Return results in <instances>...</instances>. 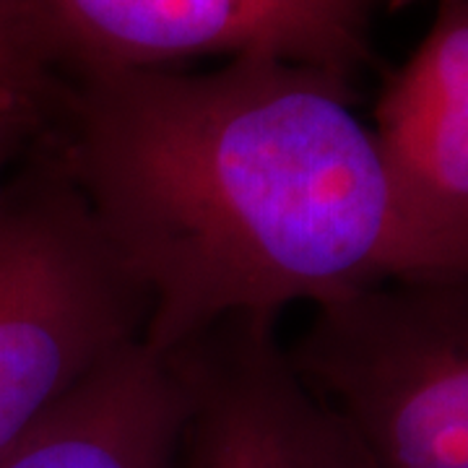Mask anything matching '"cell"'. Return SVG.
Here are the masks:
<instances>
[{
	"label": "cell",
	"instance_id": "5b68a950",
	"mask_svg": "<svg viewBox=\"0 0 468 468\" xmlns=\"http://www.w3.org/2000/svg\"><path fill=\"white\" fill-rule=\"evenodd\" d=\"M73 76L273 55L349 81L367 60V0H42Z\"/></svg>",
	"mask_w": 468,
	"mask_h": 468
},
{
	"label": "cell",
	"instance_id": "ba28073f",
	"mask_svg": "<svg viewBox=\"0 0 468 468\" xmlns=\"http://www.w3.org/2000/svg\"><path fill=\"white\" fill-rule=\"evenodd\" d=\"M70 81L73 68L42 0H0V107L24 117L39 138Z\"/></svg>",
	"mask_w": 468,
	"mask_h": 468
},
{
	"label": "cell",
	"instance_id": "8992f818",
	"mask_svg": "<svg viewBox=\"0 0 468 468\" xmlns=\"http://www.w3.org/2000/svg\"><path fill=\"white\" fill-rule=\"evenodd\" d=\"M396 193L440 273L468 271V0H440L375 107Z\"/></svg>",
	"mask_w": 468,
	"mask_h": 468
},
{
	"label": "cell",
	"instance_id": "9c48e42d",
	"mask_svg": "<svg viewBox=\"0 0 468 468\" xmlns=\"http://www.w3.org/2000/svg\"><path fill=\"white\" fill-rule=\"evenodd\" d=\"M34 141H37V131L32 125L16 112L0 107V187Z\"/></svg>",
	"mask_w": 468,
	"mask_h": 468
},
{
	"label": "cell",
	"instance_id": "7a4b0ae2",
	"mask_svg": "<svg viewBox=\"0 0 468 468\" xmlns=\"http://www.w3.org/2000/svg\"><path fill=\"white\" fill-rule=\"evenodd\" d=\"M146 315L79 187L32 144L0 187V458L138 344Z\"/></svg>",
	"mask_w": 468,
	"mask_h": 468
},
{
	"label": "cell",
	"instance_id": "3957f363",
	"mask_svg": "<svg viewBox=\"0 0 468 468\" xmlns=\"http://www.w3.org/2000/svg\"><path fill=\"white\" fill-rule=\"evenodd\" d=\"M286 351L367 468H468V271L313 307Z\"/></svg>",
	"mask_w": 468,
	"mask_h": 468
},
{
	"label": "cell",
	"instance_id": "6da1fadb",
	"mask_svg": "<svg viewBox=\"0 0 468 468\" xmlns=\"http://www.w3.org/2000/svg\"><path fill=\"white\" fill-rule=\"evenodd\" d=\"M141 286L144 346L440 273L346 79L273 55L94 68L37 138Z\"/></svg>",
	"mask_w": 468,
	"mask_h": 468
},
{
	"label": "cell",
	"instance_id": "52a82bcc",
	"mask_svg": "<svg viewBox=\"0 0 468 468\" xmlns=\"http://www.w3.org/2000/svg\"><path fill=\"white\" fill-rule=\"evenodd\" d=\"M183 417L167 356L138 341L5 452L0 468H180Z\"/></svg>",
	"mask_w": 468,
	"mask_h": 468
},
{
	"label": "cell",
	"instance_id": "277c9868",
	"mask_svg": "<svg viewBox=\"0 0 468 468\" xmlns=\"http://www.w3.org/2000/svg\"><path fill=\"white\" fill-rule=\"evenodd\" d=\"M165 356L185 399L180 468H367L276 320H221Z\"/></svg>",
	"mask_w": 468,
	"mask_h": 468
}]
</instances>
